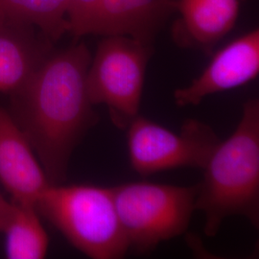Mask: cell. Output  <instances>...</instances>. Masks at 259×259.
<instances>
[{
  "label": "cell",
  "mask_w": 259,
  "mask_h": 259,
  "mask_svg": "<svg viewBox=\"0 0 259 259\" xmlns=\"http://www.w3.org/2000/svg\"><path fill=\"white\" fill-rule=\"evenodd\" d=\"M91 61L84 44L50 52L27 83L12 95L14 119L51 185L65 181L75 147L98 120L87 88Z\"/></svg>",
  "instance_id": "obj_1"
},
{
  "label": "cell",
  "mask_w": 259,
  "mask_h": 259,
  "mask_svg": "<svg viewBox=\"0 0 259 259\" xmlns=\"http://www.w3.org/2000/svg\"><path fill=\"white\" fill-rule=\"evenodd\" d=\"M195 210L204 215V234L214 237L224 221L245 217L259 227V101L244 103L232 136L220 140L204 169Z\"/></svg>",
  "instance_id": "obj_2"
},
{
  "label": "cell",
  "mask_w": 259,
  "mask_h": 259,
  "mask_svg": "<svg viewBox=\"0 0 259 259\" xmlns=\"http://www.w3.org/2000/svg\"><path fill=\"white\" fill-rule=\"evenodd\" d=\"M36 207L91 258H122L129 250L111 187L50 185L38 196Z\"/></svg>",
  "instance_id": "obj_3"
},
{
  "label": "cell",
  "mask_w": 259,
  "mask_h": 259,
  "mask_svg": "<svg viewBox=\"0 0 259 259\" xmlns=\"http://www.w3.org/2000/svg\"><path fill=\"white\" fill-rule=\"evenodd\" d=\"M130 249L139 253L185 233L195 211L199 185L128 183L111 187Z\"/></svg>",
  "instance_id": "obj_4"
},
{
  "label": "cell",
  "mask_w": 259,
  "mask_h": 259,
  "mask_svg": "<svg viewBox=\"0 0 259 259\" xmlns=\"http://www.w3.org/2000/svg\"><path fill=\"white\" fill-rule=\"evenodd\" d=\"M150 44L126 36H107L99 44L87 75L93 106L105 105L112 124L126 130L139 114Z\"/></svg>",
  "instance_id": "obj_5"
},
{
  "label": "cell",
  "mask_w": 259,
  "mask_h": 259,
  "mask_svg": "<svg viewBox=\"0 0 259 259\" xmlns=\"http://www.w3.org/2000/svg\"><path fill=\"white\" fill-rule=\"evenodd\" d=\"M126 130L131 165L141 176L182 167L203 170L221 140L209 125L193 118L177 133L139 114Z\"/></svg>",
  "instance_id": "obj_6"
},
{
  "label": "cell",
  "mask_w": 259,
  "mask_h": 259,
  "mask_svg": "<svg viewBox=\"0 0 259 259\" xmlns=\"http://www.w3.org/2000/svg\"><path fill=\"white\" fill-rule=\"evenodd\" d=\"M259 73V31L237 37L213 56L199 77L174 93L177 106H197L205 97L254 80Z\"/></svg>",
  "instance_id": "obj_7"
},
{
  "label": "cell",
  "mask_w": 259,
  "mask_h": 259,
  "mask_svg": "<svg viewBox=\"0 0 259 259\" xmlns=\"http://www.w3.org/2000/svg\"><path fill=\"white\" fill-rule=\"evenodd\" d=\"M0 182L13 201L35 204L38 196L51 185L24 133L1 108Z\"/></svg>",
  "instance_id": "obj_8"
},
{
  "label": "cell",
  "mask_w": 259,
  "mask_h": 259,
  "mask_svg": "<svg viewBox=\"0 0 259 259\" xmlns=\"http://www.w3.org/2000/svg\"><path fill=\"white\" fill-rule=\"evenodd\" d=\"M34 25L0 12V93L14 95L50 54V40Z\"/></svg>",
  "instance_id": "obj_9"
},
{
  "label": "cell",
  "mask_w": 259,
  "mask_h": 259,
  "mask_svg": "<svg viewBox=\"0 0 259 259\" xmlns=\"http://www.w3.org/2000/svg\"><path fill=\"white\" fill-rule=\"evenodd\" d=\"M177 0H98L84 35L126 36L150 44Z\"/></svg>",
  "instance_id": "obj_10"
},
{
  "label": "cell",
  "mask_w": 259,
  "mask_h": 259,
  "mask_svg": "<svg viewBox=\"0 0 259 259\" xmlns=\"http://www.w3.org/2000/svg\"><path fill=\"white\" fill-rule=\"evenodd\" d=\"M184 20L179 42L204 50L217 44L232 30L239 15V0H177Z\"/></svg>",
  "instance_id": "obj_11"
},
{
  "label": "cell",
  "mask_w": 259,
  "mask_h": 259,
  "mask_svg": "<svg viewBox=\"0 0 259 259\" xmlns=\"http://www.w3.org/2000/svg\"><path fill=\"white\" fill-rule=\"evenodd\" d=\"M36 204L12 201L2 232L5 254L9 259H42L47 256L49 237L40 222Z\"/></svg>",
  "instance_id": "obj_12"
},
{
  "label": "cell",
  "mask_w": 259,
  "mask_h": 259,
  "mask_svg": "<svg viewBox=\"0 0 259 259\" xmlns=\"http://www.w3.org/2000/svg\"><path fill=\"white\" fill-rule=\"evenodd\" d=\"M69 0H0V12L37 26L50 41L68 32Z\"/></svg>",
  "instance_id": "obj_13"
},
{
  "label": "cell",
  "mask_w": 259,
  "mask_h": 259,
  "mask_svg": "<svg viewBox=\"0 0 259 259\" xmlns=\"http://www.w3.org/2000/svg\"><path fill=\"white\" fill-rule=\"evenodd\" d=\"M98 0H69L67 20L68 32L75 37L84 36L89 19Z\"/></svg>",
  "instance_id": "obj_14"
},
{
  "label": "cell",
  "mask_w": 259,
  "mask_h": 259,
  "mask_svg": "<svg viewBox=\"0 0 259 259\" xmlns=\"http://www.w3.org/2000/svg\"><path fill=\"white\" fill-rule=\"evenodd\" d=\"M12 207V202L9 203L2 195L0 194V232H2L4 225L8 219Z\"/></svg>",
  "instance_id": "obj_15"
}]
</instances>
